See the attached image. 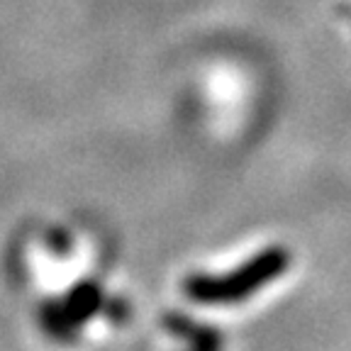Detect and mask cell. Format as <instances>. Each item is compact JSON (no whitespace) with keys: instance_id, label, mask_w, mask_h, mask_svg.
Segmentation results:
<instances>
[{"instance_id":"obj_1","label":"cell","mask_w":351,"mask_h":351,"mask_svg":"<svg viewBox=\"0 0 351 351\" xmlns=\"http://www.w3.org/2000/svg\"><path fill=\"white\" fill-rule=\"evenodd\" d=\"M288 266V256L280 249L263 252L258 258L249 261L244 269L227 278H195L188 283V295L203 302H232L247 298L256 288L266 285L269 280L278 278L280 271Z\"/></svg>"}]
</instances>
